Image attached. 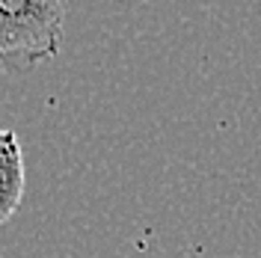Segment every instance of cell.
<instances>
[{"label":"cell","instance_id":"6da1fadb","mask_svg":"<svg viewBox=\"0 0 261 258\" xmlns=\"http://www.w3.org/2000/svg\"><path fill=\"white\" fill-rule=\"evenodd\" d=\"M65 0H0V68L30 71L63 48Z\"/></svg>","mask_w":261,"mask_h":258},{"label":"cell","instance_id":"7a4b0ae2","mask_svg":"<svg viewBox=\"0 0 261 258\" xmlns=\"http://www.w3.org/2000/svg\"><path fill=\"white\" fill-rule=\"evenodd\" d=\"M27 169H24V148L15 131L0 128V226L15 217L24 199Z\"/></svg>","mask_w":261,"mask_h":258}]
</instances>
